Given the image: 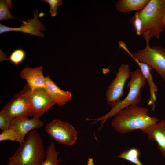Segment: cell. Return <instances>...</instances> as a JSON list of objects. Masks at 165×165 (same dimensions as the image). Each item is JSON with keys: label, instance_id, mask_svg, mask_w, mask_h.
Listing matches in <instances>:
<instances>
[{"label": "cell", "instance_id": "1", "mask_svg": "<svg viewBox=\"0 0 165 165\" xmlns=\"http://www.w3.org/2000/svg\"><path fill=\"white\" fill-rule=\"evenodd\" d=\"M147 108L137 105H131L114 116L111 125L117 132L122 134L144 129L155 124L160 121L156 117H150Z\"/></svg>", "mask_w": 165, "mask_h": 165}, {"label": "cell", "instance_id": "2", "mask_svg": "<svg viewBox=\"0 0 165 165\" xmlns=\"http://www.w3.org/2000/svg\"><path fill=\"white\" fill-rule=\"evenodd\" d=\"M45 154L42 138L37 131L32 130L9 158L7 165H41Z\"/></svg>", "mask_w": 165, "mask_h": 165}, {"label": "cell", "instance_id": "3", "mask_svg": "<svg viewBox=\"0 0 165 165\" xmlns=\"http://www.w3.org/2000/svg\"><path fill=\"white\" fill-rule=\"evenodd\" d=\"M143 24L141 35L147 43L150 39L159 38L165 30L163 19L165 13V0H150L146 6L138 12Z\"/></svg>", "mask_w": 165, "mask_h": 165}, {"label": "cell", "instance_id": "4", "mask_svg": "<svg viewBox=\"0 0 165 165\" xmlns=\"http://www.w3.org/2000/svg\"><path fill=\"white\" fill-rule=\"evenodd\" d=\"M130 77V80L127 85L129 88V91L124 99L113 104L111 106L110 110L105 115L95 119L87 118L86 120L93 121L92 124L101 121L100 130L108 119L115 116L123 109L131 105L139 103L141 98V89L145 86L146 80L140 68L131 72Z\"/></svg>", "mask_w": 165, "mask_h": 165}, {"label": "cell", "instance_id": "5", "mask_svg": "<svg viewBox=\"0 0 165 165\" xmlns=\"http://www.w3.org/2000/svg\"><path fill=\"white\" fill-rule=\"evenodd\" d=\"M120 47L133 59L145 63L154 69L165 81V48L160 46L151 47L149 43H147L144 48L131 53L124 43H121Z\"/></svg>", "mask_w": 165, "mask_h": 165}, {"label": "cell", "instance_id": "6", "mask_svg": "<svg viewBox=\"0 0 165 165\" xmlns=\"http://www.w3.org/2000/svg\"><path fill=\"white\" fill-rule=\"evenodd\" d=\"M45 130L48 134L57 142L68 145H72L75 142L78 132L68 122L55 119L47 124Z\"/></svg>", "mask_w": 165, "mask_h": 165}, {"label": "cell", "instance_id": "7", "mask_svg": "<svg viewBox=\"0 0 165 165\" xmlns=\"http://www.w3.org/2000/svg\"><path fill=\"white\" fill-rule=\"evenodd\" d=\"M29 116L40 118L52 106L56 104L46 89H31L27 97Z\"/></svg>", "mask_w": 165, "mask_h": 165}, {"label": "cell", "instance_id": "8", "mask_svg": "<svg viewBox=\"0 0 165 165\" xmlns=\"http://www.w3.org/2000/svg\"><path fill=\"white\" fill-rule=\"evenodd\" d=\"M130 66L125 64H121L118 68L115 79L109 86L105 97L108 105L111 107L120 101L124 93V87L127 80L130 77Z\"/></svg>", "mask_w": 165, "mask_h": 165}, {"label": "cell", "instance_id": "9", "mask_svg": "<svg viewBox=\"0 0 165 165\" xmlns=\"http://www.w3.org/2000/svg\"><path fill=\"white\" fill-rule=\"evenodd\" d=\"M31 89L26 84L3 108V111L11 120L16 117L29 116L27 97Z\"/></svg>", "mask_w": 165, "mask_h": 165}, {"label": "cell", "instance_id": "10", "mask_svg": "<svg viewBox=\"0 0 165 165\" xmlns=\"http://www.w3.org/2000/svg\"><path fill=\"white\" fill-rule=\"evenodd\" d=\"M39 15V11L36 10L34 12L33 18L28 19V22L20 20L23 24L18 27H8L0 24V34L12 31H19L42 38L44 35L40 31H45L46 29L42 21L38 18Z\"/></svg>", "mask_w": 165, "mask_h": 165}, {"label": "cell", "instance_id": "11", "mask_svg": "<svg viewBox=\"0 0 165 165\" xmlns=\"http://www.w3.org/2000/svg\"><path fill=\"white\" fill-rule=\"evenodd\" d=\"M43 122L39 118L33 117L31 119L26 116H21L13 118L9 128L20 133L23 139L30 131L36 128L42 127Z\"/></svg>", "mask_w": 165, "mask_h": 165}, {"label": "cell", "instance_id": "12", "mask_svg": "<svg viewBox=\"0 0 165 165\" xmlns=\"http://www.w3.org/2000/svg\"><path fill=\"white\" fill-rule=\"evenodd\" d=\"M43 67L40 66L35 68L26 66L20 71V75L26 80L27 84L32 90L46 88V79L42 73Z\"/></svg>", "mask_w": 165, "mask_h": 165}, {"label": "cell", "instance_id": "13", "mask_svg": "<svg viewBox=\"0 0 165 165\" xmlns=\"http://www.w3.org/2000/svg\"><path fill=\"white\" fill-rule=\"evenodd\" d=\"M148 139L156 141L158 147L165 158V119L141 130Z\"/></svg>", "mask_w": 165, "mask_h": 165}, {"label": "cell", "instance_id": "14", "mask_svg": "<svg viewBox=\"0 0 165 165\" xmlns=\"http://www.w3.org/2000/svg\"><path fill=\"white\" fill-rule=\"evenodd\" d=\"M46 90L56 104L61 107L72 99V95L71 92L61 89L51 79L49 76L46 77Z\"/></svg>", "mask_w": 165, "mask_h": 165}, {"label": "cell", "instance_id": "15", "mask_svg": "<svg viewBox=\"0 0 165 165\" xmlns=\"http://www.w3.org/2000/svg\"><path fill=\"white\" fill-rule=\"evenodd\" d=\"M138 65L141 70L146 81L147 82L150 89V96L148 101V105L152 106V110L155 111L156 105L155 102L156 100V93L158 90L157 86L155 83L151 71L153 68L148 64L141 62L138 60L134 58Z\"/></svg>", "mask_w": 165, "mask_h": 165}, {"label": "cell", "instance_id": "16", "mask_svg": "<svg viewBox=\"0 0 165 165\" xmlns=\"http://www.w3.org/2000/svg\"><path fill=\"white\" fill-rule=\"evenodd\" d=\"M150 0H119L116 4L117 10L125 13L133 11H139L142 9Z\"/></svg>", "mask_w": 165, "mask_h": 165}, {"label": "cell", "instance_id": "17", "mask_svg": "<svg viewBox=\"0 0 165 165\" xmlns=\"http://www.w3.org/2000/svg\"><path fill=\"white\" fill-rule=\"evenodd\" d=\"M59 152L56 150L54 142H51L47 147L46 159L41 165H59L60 159H58Z\"/></svg>", "mask_w": 165, "mask_h": 165}, {"label": "cell", "instance_id": "18", "mask_svg": "<svg viewBox=\"0 0 165 165\" xmlns=\"http://www.w3.org/2000/svg\"><path fill=\"white\" fill-rule=\"evenodd\" d=\"M139 155L138 149L132 148L123 151L116 157L126 160L136 165H143L139 160Z\"/></svg>", "mask_w": 165, "mask_h": 165}, {"label": "cell", "instance_id": "19", "mask_svg": "<svg viewBox=\"0 0 165 165\" xmlns=\"http://www.w3.org/2000/svg\"><path fill=\"white\" fill-rule=\"evenodd\" d=\"M12 0H0V20L8 21L9 20L16 18L13 16L9 11V8L11 9Z\"/></svg>", "mask_w": 165, "mask_h": 165}, {"label": "cell", "instance_id": "20", "mask_svg": "<svg viewBox=\"0 0 165 165\" xmlns=\"http://www.w3.org/2000/svg\"><path fill=\"white\" fill-rule=\"evenodd\" d=\"M7 140L17 141L20 145L25 140L23 139L20 133L9 128L2 131L0 134V141Z\"/></svg>", "mask_w": 165, "mask_h": 165}, {"label": "cell", "instance_id": "21", "mask_svg": "<svg viewBox=\"0 0 165 165\" xmlns=\"http://www.w3.org/2000/svg\"><path fill=\"white\" fill-rule=\"evenodd\" d=\"M26 57V53L21 49H17L14 50L10 54L9 60L10 62L18 66L23 62Z\"/></svg>", "mask_w": 165, "mask_h": 165}, {"label": "cell", "instance_id": "22", "mask_svg": "<svg viewBox=\"0 0 165 165\" xmlns=\"http://www.w3.org/2000/svg\"><path fill=\"white\" fill-rule=\"evenodd\" d=\"M130 20L136 34L139 35H141L143 24L142 20L139 16L138 12L135 13L134 15L131 17Z\"/></svg>", "mask_w": 165, "mask_h": 165}, {"label": "cell", "instance_id": "23", "mask_svg": "<svg viewBox=\"0 0 165 165\" xmlns=\"http://www.w3.org/2000/svg\"><path fill=\"white\" fill-rule=\"evenodd\" d=\"M62 0H43L40 2H47L50 6L49 12L52 17H54L57 15V9L58 6L63 5Z\"/></svg>", "mask_w": 165, "mask_h": 165}, {"label": "cell", "instance_id": "24", "mask_svg": "<svg viewBox=\"0 0 165 165\" xmlns=\"http://www.w3.org/2000/svg\"><path fill=\"white\" fill-rule=\"evenodd\" d=\"M11 119L2 110L0 112V129L2 131L9 128Z\"/></svg>", "mask_w": 165, "mask_h": 165}, {"label": "cell", "instance_id": "25", "mask_svg": "<svg viewBox=\"0 0 165 165\" xmlns=\"http://www.w3.org/2000/svg\"><path fill=\"white\" fill-rule=\"evenodd\" d=\"M87 165H94L93 158H89L87 162Z\"/></svg>", "mask_w": 165, "mask_h": 165}, {"label": "cell", "instance_id": "26", "mask_svg": "<svg viewBox=\"0 0 165 165\" xmlns=\"http://www.w3.org/2000/svg\"><path fill=\"white\" fill-rule=\"evenodd\" d=\"M163 20L164 23L165 24V13L163 16Z\"/></svg>", "mask_w": 165, "mask_h": 165}]
</instances>
